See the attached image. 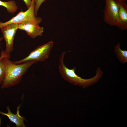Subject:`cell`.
<instances>
[{
    "label": "cell",
    "mask_w": 127,
    "mask_h": 127,
    "mask_svg": "<svg viewBox=\"0 0 127 127\" xmlns=\"http://www.w3.org/2000/svg\"><path fill=\"white\" fill-rule=\"evenodd\" d=\"M9 59L4 57L1 59L4 70V77L0 87L1 89L7 88L18 84L29 68L36 63L33 61H29L16 64Z\"/></svg>",
    "instance_id": "1"
},
{
    "label": "cell",
    "mask_w": 127,
    "mask_h": 127,
    "mask_svg": "<svg viewBox=\"0 0 127 127\" xmlns=\"http://www.w3.org/2000/svg\"><path fill=\"white\" fill-rule=\"evenodd\" d=\"M65 53V52L63 51L61 54L58 67L60 74L65 80L73 85L84 88L98 82L102 78L103 73L100 67L96 70L95 75L91 78L85 79L79 76L75 72L76 69V67L70 69L65 65L64 59Z\"/></svg>",
    "instance_id": "2"
},
{
    "label": "cell",
    "mask_w": 127,
    "mask_h": 127,
    "mask_svg": "<svg viewBox=\"0 0 127 127\" xmlns=\"http://www.w3.org/2000/svg\"><path fill=\"white\" fill-rule=\"evenodd\" d=\"M53 46V42L49 41L44 44L37 47L26 57L13 62L15 64H18L29 61H33L36 63L44 62L49 57Z\"/></svg>",
    "instance_id": "3"
},
{
    "label": "cell",
    "mask_w": 127,
    "mask_h": 127,
    "mask_svg": "<svg viewBox=\"0 0 127 127\" xmlns=\"http://www.w3.org/2000/svg\"><path fill=\"white\" fill-rule=\"evenodd\" d=\"M35 3L32 0L30 7L25 11H21L16 16L6 22H0V29L7 25L12 23L18 24L20 23L29 22L36 23L39 24L42 21V19L40 17L35 16L34 10Z\"/></svg>",
    "instance_id": "4"
},
{
    "label": "cell",
    "mask_w": 127,
    "mask_h": 127,
    "mask_svg": "<svg viewBox=\"0 0 127 127\" xmlns=\"http://www.w3.org/2000/svg\"><path fill=\"white\" fill-rule=\"evenodd\" d=\"M105 1V4L103 11L104 21L111 26H117L118 21L119 2L116 0Z\"/></svg>",
    "instance_id": "5"
},
{
    "label": "cell",
    "mask_w": 127,
    "mask_h": 127,
    "mask_svg": "<svg viewBox=\"0 0 127 127\" xmlns=\"http://www.w3.org/2000/svg\"><path fill=\"white\" fill-rule=\"evenodd\" d=\"M18 24L12 23L0 28L3 37L6 43L5 51L10 54L14 50L13 40L17 30L18 29Z\"/></svg>",
    "instance_id": "6"
},
{
    "label": "cell",
    "mask_w": 127,
    "mask_h": 127,
    "mask_svg": "<svg viewBox=\"0 0 127 127\" xmlns=\"http://www.w3.org/2000/svg\"><path fill=\"white\" fill-rule=\"evenodd\" d=\"M18 28L24 31L31 38L41 36L44 32V28L35 23L26 22L18 24Z\"/></svg>",
    "instance_id": "7"
},
{
    "label": "cell",
    "mask_w": 127,
    "mask_h": 127,
    "mask_svg": "<svg viewBox=\"0 0 127 127\" xmlns=\"http://www.w3.org/2000/svg\"><path fill=\"white\" fill-rule=\"evenodd\" d=\"M119 9L117 26L120 30L127 29V5L126 2H119Z\"/></svg>",
    "instance_id": "8"
},
{
    "label": "cell",
    "mask_w": 127,
    "mask_h": 127,
    "mask_svg": "<svg viewBox=\"0 0 127 127\" xmlns=\"http://www.w3.org/2000/svg\"><path fill=\"white\" fill-rule=\"evenodd\" d=\"M20 107V106L17 107L16 114H14L11 112L9 106L6 107L8 111L7 113L0 111V114L7 116L11 122L16 125V127H25L26 126L24 123V121L26 119L24 117L21 116L19 114V110Z\"/></svg>",
    "instance_id": "9"
},
{
    "label": "cell",
    "mask_w": 127,
    "mask_h": 127,
    "mask_svg": "<svg viewBox=\"0 0 127 127\" xmlns=\"http://www.w3.org/2000/svg\"><path fill=\"white\" fill-rule=\"evenodd\" d=\"M120 44L118 43L114 47L115 53L119 61L122 64L127 62V51L122 50L120 47Z\"/></svg>",
    "instance_id": "10"
},
{
    "label": "cell",
    "mask_w": 127,
    "mask_h": 127,
    "mask_svg": "<svg viewBox=\"0 0 127 127\" xmlns=\"http://www.w3.org/2000/svg\"><path fill=\"white\" fill-rule=\"evenodd\" d=\"M0 6L5 7L8 13L12 14L15 12L18 9L16 3L13 0L5 2L0 0Z\"/></svg>",
    "instance_id": "11"
},
{
    "label": "cell",
    "mask_w": 127,
    "mask_h": 127,
    "mask_svg": "<svg viewBox=\"0 0 127 127\" xmlns=\"http://www.w3.org/2000/svg\"><path fill=\"white\" fill-rule=\"evenodd\" d=\"M1 56L0 58V85L3 82L4 74V70L3 64L1 61V59L3 57H6L10 58L11 55L3 50L1 52Z\"/></svg>",
    "instance_id": "12"
},
{
    "label": "cell",
    "mask_w": 127,
    "mask_h": 127,
    "mask_svg": "<svg viewBox=\"0 0 127 127\" xmlns=\"http://www.w3.org/2000/svg\"><path fill=\"white\" fill-rule=\"evenodd\" d=\"M48 0H36L35 2L34 13L36 16H37L38 10L42 4L44 2Z\"/></svg>",
    "instance_id": "13"
},
{
    "label": "cell",
    "mask_w": 127,
    "mask_h": 127,
    "mask_svg": "<svg viewBox=\"0 0 127 127\" xmlns=\"http://www.w3.org/2000/svg\"><path fill=\"white\" fill-rule=\"evenodd\" d=\"M26 4L27 8H28L31 6L32 0H23Z\"/></svg>",
    "instance_id": "14"
},
{
    "label": "cell",
    "mask_w": 127,
    "mask_h": 127,
    "mask_svg": "<svg viewBox=\"0 0 127 127\" xmlns=\"http://www.w3.org/2000/svg\"><path fill=\"white\" fill-rule=\"evenodd\" d=\"M3 39H4L3 38V37H0V48H1V47H0V45H1L0 42ZM1 54L0 52V56H1Z\"/></svg>",
    "instance_id": "15"
},
{
    "label": "cell",
    "mask_w": 127,
    "mask_h": 127,
    "mask_svg": "<svg viewBox=\"0 0 127 127\" xmlns=\"http://www.w3.org/2000/svg\"><path fill=\"white\" fill-rule=\"evenodd\" d=\"M117 1L121 2H126L127 1V0H116Z\"/></svg>",
    "instance_id": "16"
},
{
    "label": "cell",
    "mask_w": 127,
    "mask_h": 127,
    "mask_svg": "<svg viewBox=\"0 0 127 127\" xmlns=\"http://www.w3.org/2000/svg\"><path fill=\"white\" fill-rule=\"evenodd\" d=\"M34 0V1H35V2H36V0Z\"/></svg>",
    "instance_id": "17"
}]
</instances>
